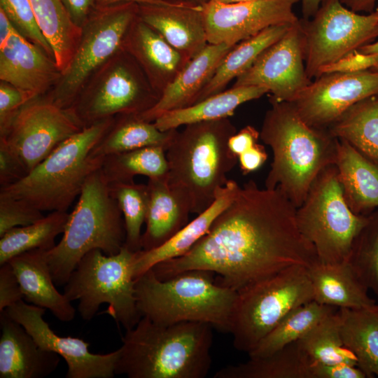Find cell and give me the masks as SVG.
Wrapping results in <instances>:
<instances>
[{"mask_svg": "<svg viewBox=\"0 0 378 378\" xmlns=\"http://www.w3.org/2000/svg\"><path fill=\"white\" fill-rule=\"evenodd\" d=\"M267 159L265 148L258 143L238 156L239 167L244 175L258 170Z\"/></svg>", "mask_w": 378, "mask_h": 378, "instance_id": "49", "label": "cell"}, {"mask_svg": "<svg viewBox=\"0 0 378 378\" xmlns=\"http://www.w3.org/2000/svg\"><path fill=\"white\" fill-rule=\"evenodd\" d=\"M176 132L177 129L161 131L153 122L143 120L139 114L118 115L92 153L104 158L148 146H162L166 150Z\"/></svg>", "mask_w": 378, "mask_h": 378, "instance_id": "31", "label": "cell"}, {"mask_svg": "<svg viewBox=\"0 0 378 378\" xmlns=\"http://www.w3.org/2000/svg\"><path fill=\"white\" fill-rule=\"evenodd\" d=\"M212 274L192 270L162 280L148 270L135 281L140 314L158 324L202 322L230 332L237 291L216 284Z\"/></svg>", "mask_w": 378, "mask_h": 378, "instance_id": "5", "label": "cell"}, {"mask_svg": "<svg viewBox=\"0 0 378 378\" xmlns=\"http://www.w3.org/2000/svg\"><path fill=\"white\" fill-rule=\"evenodd\" d=\"M14 29L15 27L12 22L4 12L0 9V47L7 42Z\"/></svg>", "mask_w": 378, "mask_h": 378, "instance_id": "53", "label": "cell"}, {"mask_svg": "<svg viewBox=\"0 0 378 378\" xmlns=\"http://www.w3.org/2000/svg\"><path fill=\"white\" fill-rule=\"evenodd\" d=\"M378 95V70L323 74L290 103L310 126L328 129L356 103Z\"/></svg>", "mask_w": 378, "mask_h": 378, "instance_id": "16", "label": "cell"}, {"mask_svg": "<svg viewBox=\"0 0 378 378\" xmlns=\"http://www.w3.org/2000/svg\"><path fill=\"white\" fill-rule=\"evenodd\" d=\"M136 252L124 246L116 254L107 255L99 249L88 252L78 262L64 285V295L78 300V312L83 319L91 320L100 305L104 313L126 330L141 318L136 304L133 265Z\"/></svg>", "mask_w": 378, "mask_h": 378, "instance_id": "8", "label": "cell"}, {"mask_svg": "<svg viewBox=\"0 0 378 378\" xmlns=\"http://www.w3.org/2000/svg\"><path fill=\"white\" fill-rule=\"evenodd\" d=\"M268 92L267 88L260 86H232L191 106L166 112L153 122L160 130L167 131L191 123L229 118L242 104Z\"/></svg>", "mask_w": 378, "mask_h": 378, "instance_id": "29", "label": "cell"}, {"mask_svg": "<svg viewBox=\"0 0 378 378\" xmlns=\"http://www.w3.org/2000/svg\"><path fill=\"white\" fill-rule=\"evenodd\" d=\"M312 300L309 268L300 265L241 288L231 317L234 348L248 354L289 312Z\"/></svg>", "mask_w": 378, "mask_h": 378, "instance_id": "9", "label": "cell"}, {"mask_svg": "<svg viewBox=\"0 0 378 378\" xmlns=\"http://www.w3.org/2000/svg\"><path fill=\"white\" fill-rule=\"evenodd\" d=\"M29 170L18 154L0 139V186L5 188L22 179Z\"/></svg>", "mask_w": 378, "mask_h": 378, "instance_id": "45", "label": "cell"}, {"mask_svg": "<svg viewBox=\"0 0 378 378\" xmlns=\"http://www.w3.org/2000/svg\"><path fill=\"white\" fill-rule=\"evenodd\" d=\"M69 214L66 211H51L36 223L5 232L0 237V265L29 251L52 248L56 245L55 238L65 230Z\"/></svg>", "mask_w": 378, "mask_h": 378, "instance_id": "36", "label": "cell"}, {"mask_svg": "<svg viewBox=\"0 0 378 378\" xmlns=\"http://www.w3.org/2000/svg\"><path fill=\"white\" fill-rule=\"evenodd\" d=\"M348 206L335 164L325 168L296 209L300 232L314 246L318 262H348L354 241L368 221Z\"/></svg>", "mask_w": 378, "mask_h": 378, "instance_id": "10", "label": "cell"}, {"mask_svg": "<svg viewBox=\"0 0 378 378\" xmlns=\"http://www.w3.org/2000/svg\"><path fill=\"white\" fill-rule=\"evenodd\" d=\"M312 378H365L366 375L357 365L339 363L315 364L312 369Z\"/></svg>", "mask_w": 378, "mask_h": 378, "instance_id": "48", "label": "cell"}, {"mask_svg": "<svg viewBox=\"0 0 378 378\" xmlns=\"http://www.w3.org/2000/svg\"><path fill=\"white\" fill-rule=\"evenodd\" d=\"M0 378H43L58 367L59 356L47 351L19 323L0 312Z\"/></svg>", "mask_w": 378, "mask_h": 378, "instance_id": "22", "label": "cell"}, {"mask_svg": "<svg viewBox=\"0 0 378 378\" xmlns=\"http://www.w3.org/2000/svg\"><path fill=\"white\" fill-rule=\"evenodd\" d=\"M125 239L122 214L99 169L86 179L60 241L48 251L55 284L64 285L88 252L99 249L107 255H115Z\"/></svg>", "mask_w": 378, "mask_h": 378, "instance_id": "6", "label": "cell"}, {"mask_svg": "<svg viewBox=\"0 0 378 378\" xmlns=\"http://www.w3.org/2000/svg\"><path fill=\"white\" fill-rule=\"evenodd\" d=\"M210 1V0H209ZM216 2L223 3V4H232L241 1H253V0H211Z\"/></svg>", "mask_w": 378, "mask_h": 378, "instance_id": "57", "label": "cell"}, {"mask_svg": "<svg viewBox=\"0 0 378 378\" xmlns=\"http://www.w3.org/2000/svg\"><path fill=\"white\" fill-rule=\"evenodd\" d=\"M172 1H184V2H190V3H194V4H203L209 0H172Z\"/></svg>", "mask_w": 378, "mask_h": 378, "instance_id": "58", "label": "cell"}, {"mask_svg": "<svg viewBox=\"0 0 378 378\" xmlns=\"http://www.w3.org/2000/svg\"><path fill=\"white\" fill-rule=\"evenodd\" d=\"M357 50H358L359 52H363V53H377V54H378V41L374 42V43H370L369 44L363 46L361 48H360L359 49H358ZM374 70H378V66Z\"/></svg>", "mask_w": 378, "mask_h": 378, "instance_id": "56", "label": "cell"}, {"mask_svg": "<svg viewBox=\"0 0 378 378\" xmlns=\"http://www.w3.org/2000/svg\"><path fill=\"white\" fill-rule=\"evenodd\" d=\"M377 66L378 54L363 53L354 50L336 62L321 67L318 76L323 74L334 72L353 73L369 69L374 70Z\"/></svg>", "mask_w": 378, "mask_h": 378, "instance_id": "46", "label": "cell"}, {"mask_svg": "<svg viewBox=\"0 0 378 378\" xmlns=\"http://www.w3.org/2000/svg\"><path fill=\"white\" fill-rule=\"evenodd\" d=\"M236 132L229 118L191 123L177 131L166 150L168 183L186 193L191 213L209 207L229 181L238 158L228 142Z\"/></svg>", "mask_w": 378, "mask_h": 378, "instance_id": "4", "label": "cell"}, {"mask_svg": "<svg viewBox=\"0 0 378 378\" xmlns=\"http://www.w3.org/2000/svg\"><path fill=\"white\" fill-rule=\"evenodd\" d=\"M36 97L32 92L1 81L0 85V134L6 130L20 108Z\"/></svg>", "mask_w": 378, "mask_h": 378, "instance_id": "44", "label": "cell"}, {"mask_svg": "<svg viewBox=\"0 0 378 378\" xmlns=\"http://www.w3.org/2000/svg\"><path fill=\"white\" fill-rule=\"evenodd\" d=\"M305 56V38L298 19L235 79L232 86L264 87L271 93V99L290 102L312 80L306 72Z\"/></svg>", "mask_w": 378, "mask_h": 378, "instance_id": "15", "label": "cell"}, {"mask_svg": "<svg viewBox=\"0 0 378 378\" xmlns=\"http://www.w3.org/2000/svg\"><path fill=\"white\" fill-rule=\"evenodd\" d=\"M240 187L235 181L230 179L220 190L212 204L189 221L169 240L155 248L136 252L134 278L137 279L160 262L188 252L209 232L218 215L234 200Z\"/></svg>", "mask_w": 378, "mask_h": 378, "instance_id": "26", "label": "cell"}, {"mask_svg": "<svg viewBox=\"0 0 378 378\" xmlns=\"http://www.w3.org/2000/svg\"><path fill=\"white\" fill-rule=\"evenodd\" d=\"M73 22L82 27L97 5L96 0H62Z\"/></svg>", "mask_w": 378, "mask_h": 378, "instance_id": "51", "label": "cell"}, {"mask_svg": "<svg viewBox=\"0 0 378 378\" xmlns=\"http://www.w3.org/2000/svg\"><path fill=\"white\" fill-rule=\"evenodd\" d=\"M114 117L99 121L65 140L21 181L0 193L24 200L39 210L66 211L104 158L92 150Z\"/></svg>", "mask_w": 378, "mask_h": 378, "instance_id": "7", "label": "cell"}, {"mask_svg": "<svg viewBox=\"0 0 378 378\" xmlns=\"http://www.w3.org/2000/svg\"><path fill=\"white\" fill-rule=\"evenodd\" d=\"M139 4H97L82 27L74 55L46 99L69 108L89 78L122 47L127 32L138 15Z\"/></svg>", "mask_w": 378, "mask_h": 378, "instance_id": "11", "label": "cell"}, {"mask_svg": "<svg viewBox=\"0 0 378 378\" xmlns=\"http://www.w3.org/2000/svg\"><path fill=\"white\" fill-rule=\"evenodd\" d=\"M100 170L108 183L133 182L136 175L164 176L168 173L166 150L162 146H148L108 155Z\"/></svg>", "mask_w": 378, "mask_h": 378, "instance_id": "38", "label": "cell"}, {"mask_svg": "<svg viewBox=\"0 0 378 378\" xmlns=\"http://www.w3.org/2000/svg\"><path fill=\"white\" fill-rule=\"evenodd\" d=\"M122 48L136 61L160 96L189 61L138 15L127 32Z\"/></svg>", "mask_w": 378, "mask_h": 378, "instance_id": "21", "label": "cell"}, {"mask_svg": "<svg viewBox=\"0 0 378 378\" xmlns=\"http://www.w3.org/2000/svg\"><path fill=\"white\" fill-rule=\"evenodd\" d=\"M338 140L335 165L345 200L354 213L368 216L378 209V162Z\"/></svg>", "mask_w": 378, "mask_h": 378, "instance_id": "27", "label": "cell"}, {"mask_svg": "<svg viewBox=\"0 0 378 378\" xmlns=\"http://www.w3.org/2000/svg\"><path fill=\"white\" fill-rule=\"evenodd\" d=\"M108 189L122 214L126 239L125 245L132 252L141 250V227L145 223L148 203L147 184L111 183Z\"/></svg>", "mask_w": 378, "mask_h": 378, "instance_id": "40", "label": "cell"}, {"mask_svg": "<svg viewBox=\"0 0 378 378\" xmlns=\"http://www.w3.org/2000/svg\"><path fill=\"white\" fill-rule=\"evenodd\" d=\"M259 138L260 132L254 127L247 125L230 138L229 148L238 158L242 153L257 144Z\"/></svg>", "mask_w": 378, "mask_h": 378, "instance_id": "50", "label": "cell"}, {"mask_svg": "<svg viewBox=\"0 0 378 378\" xmlns=\"http://www.w3.org/2000/svg\"><path fill=\"white\" fill-rule=\"evenodd\" d=\"M337 308L314 300L289 312L248 354L249 358L269 356L299 340L316 324Z\"/></svg>", "mask_w": 378, "mask_h": 378, "instance_id": "37", "label": "cell"}, {"mask_svg": "<svg viewBox=\"0 0 378 378\" xmlns=\"http://www.w3.org/2000/svg\"><path fill=\"white\" fill-rule=\"evenodd\" d=\"M83 129L69 109L35 98L20 108L0 139L18 154L30 172Z\"/></svg>", "mask_w": 378, "mask_h": 378, "instance_id": "14", "label": "cell"}, {"mask_svg": "<svg viewBox=\"0 0 378 378\" xmlns=\"http://www.w3.org/2000/svg\"><path fill=\"white\" fill-rule=\"evenodd\" d=\"M314 300L337 309H360L376 304L368 289L348 263L318 262L309 268Z\"/></svg>", "mask_w": 378, "mask_h": 378, "instance_id": "28", "label": "cell"}, {"mask_svg": "<svg viewBox=\"0 0 378 378\" xmlns=\"http://www.w3.org/2000/svg\"><path fill=\"white\" fill-rule=\"evenodd\" d=\"M22 325L42 349L62 357L67 364L66 378H113L120 349L106 354H92L90 344L78 337L57 335L43 318L46 309L23 300L4 310ZM3 312V311H2Z\"/></svg>", "mask_w": 378, "mask_h": 378, "instance_id": "18", "label": "cell"}, {"mask_svg": "<svg viewBox=\"0 0 378 378\" xmlns=\"http://www.w3.org/2000/svg\"><path fill=\"white\" fill-rule=\"evenodd\" d=\"M43 217L42 211L28 202L0 193V237L13 227L32 224Z\"/></svg>", "mask_w": 378, "mask_h": 378, "instance_id": "43", "label": "cell"}, {"mask_svg": "<svg viewBox=\"0 0 378 378\" xmlns=\"http://www.w3.org/2000/svg\"><path fill=\"white\" fill-rule=\"evenodd\" d=\"M293 23L271 26L237 43L223 58L196 103L223 91L232 79L246 71L266 48L280 38Z\"/></svg>", "mask_w": 378, "mask_h": 378, "instance_id": "34", "label": "cell"}, {"mask_svg": "<svg viewBox=\"0 0 378 378\" xmlns=\"http://www.w3.org/2000/svg\"><path fill=\"white\" fill-rule=\"evenodd\" d=\"M213 327L158 324L142 316L122 337L115 374L130 378H204L211 366Z\"/></svg>", "mask_w": 378, "mask_h": 378, "instance_id": "3", "label": "cell"}, {"mask_svg": "<svg viewBox=\"0 0 378 378\" xmlns=\"http://www.w3.org/2000/svg\"><path fill=\"white\" fill-rule=\"evenodd\" d=\"M100 70L90 88L84 89L68 108L83 128L118 115L142 113L160 97L122 47Z\"/></svg>", "mask_w": 378, "mask_h": 378, "instance_id": "12", "label": "cell"}, {"mask_svg": "<svg viewBox=\"0 0 378 378\" xmlns=\"http://www.w3.org/2000/svg\"><path fill=\"white\" fill-rule=\"evenodd\" d=\"M323 0H300L301 1L302 18L309 20L318 11Z\"/></svg>", "mask_w": 378, "mask_h": 378, "instance_id": "54", "label": "cell"}, {"mask_svg": "<svg viewBox=\"0 0 378 378\" xmlns=\"http://www.w3.org/2000/svg\"><path fill=\"white\" fill-rule=\"evenodd\" d=\"M138 17L189 60L209 43L202 4L178 1L139 4Z\"/></svg>", "mask_w": 378, "mask_h": 378, "instance_id": "19", "label": "cell"}, {"mask_svg": "<svg viewBox=\"0 0 378 378\" xmlns=\"http://www.w3.org/2000/svg\"><path fill=\"white\" fill-rule=\"evenodd\" d=\"M306 43L305 69L309 79L319 69L357 50L378 37V6L361 15L340 0H323L315 15L300 19Z\"/></svg>", "mask_w": 378, "mask_h": 378, "instance_id": "13", "label": "cell"}, {"mask_svg": "<svg viewBox=\"0 0 378 378\" xmlns=\"http://www.w3.org/2000/svg\"><path fill=\"white\" fill-rule=\"evenodd\" d=\"M48 251L34 249L21 253L8 262L20 285L23 298L36 306L48 309L59 321L69 322L76 309L55 286L48 260Z\"/></svg>", "mask_w": 378, "mask_h": 378, "instance_id": "25", "label": "cell"}, {"mask_svg": "<svg viewBox=\"0 0 378 378\" xmlns=\"http://www.w3.org/2000/svg\"><path fill=\"white\" fill-rule=\"evenodd\" d=\"M337 309L298 340L313 365L347 363L357 365L356 356L343 343Z\"/></svg>", "mask_w": 378, "mask_h": 378, "instance_id": "39", "label": "cell"}, {"mask_svg": "<svg viewBox=\"0 0 378 378\" xmlns=\"http://www.w3.org/2000/svg\"><path fill=\"white\" fill-rule=\"evenodd\" d=\"M173 1L171 0H96L97 4L107 5L119 2H134L136 4H167Z\"/></svg>", "mask_w": 378, "mask_h": 378, "instance_id": "55", "label": "cell"}, {"mask_svg": "<svg viewBox=\"0 0 378 378\" xmlns=\"http://www.w3.org/2000/svg\"><path fill=\"white\" fill-rule=\"evenodd\" d=\"M341 337L366 377H378V304L337 309Z\"/></svg>", "mask_w": 378, "mask_h": 378, "instance_id": "30", "label": "cell"}, {"mask_svg": "<svg viewBox=\"0 0 378 378\" xmlns=\"http://www.w3.org/2000/svg\"><path fill=\"white\" fill-rule=\"evenodd\" d=\"M300 0H253L202 4L209 43L235 46L274 25L298 20L293 10Z\"/></svg>", "mask_w": 378, "mask_h": 378, "instance_id": "17", "label": "cell"}, {"mask_svg": "<svg viewBox=\"0 0 378 378\" xmlns=\"http://www.w3.org/2000/svg\"><path fill=\"white\" fill-rule=\"evenodd\" d=\"M378 0H340L347 8L356 13H372Z\"/></svg>", "mask_w": 378, "mask_h": 378, "instance_id": "52", "label": "cell"}, {"mask_svg": "<svg viewBox=\"0 0 378 378\" xmlns=\"http://www.w3.org/2000/svg\"><path fill=\"white\" fill-rule=\"evenodd\" d=\"M0 9L23 36L54 59L52 48L38 26L29 0H0Z\"/></svg>", "mask_w": 378, "mask_h": 378, "instance_id": "42", "label": "cell"}, {"mask_svg": "<svg viewBox=\"0 0 378 378\" xmlns=\"http://www.w3.org/2000/svg\"><path fill=\"white\" fill-rule=\"evenodd\" d=\"M313 364L298 341L265 357L227 365L214 378H312Z\"/></svg>", "mask_w": 378, "mask_h": 378, "instance_id": "32", "label": "cell"}, {"mask_svg": "<svg viewBox=\"0 0 378 378\" xmlns=\"http://www.w3.org/2000/svg\"><path fill=\"white\" fill-rule=\"evenodd\" d=\"M62 76L55 59L15 28L0 47V79L37 97Z\"/></svg>", "mask_w": 378, "mask_h": 378, "instance_id": "20", "label": "cell"}, {"mask_svg": "<svg viewBox=\"0 0 378 378\" xmlns=\"http://www.w3.org/2000/svg\"><path fill=\"white\" fill-rule=\"evenodd\" d=\"M328 130L378 162V95L352 106Z\"/></svg>", "mask_w": 378, "mask_h": 378, "instance_id": "35", "label": "cell"}, {"mask_svg": "<svg viewBox=\"0 0 378 378\" xmlns=\"http://www.w3.org/2000/svg\"><path fill=\"white\" fill-rule=\"evenodd\" d=\"M19 281L9 262L0 267V312L23 300Z\"/></svg>", "mask_w": 378, "mask_h": 378, "instance_id": "47", "label": "cell"}, {"mask_svg": "<svg viewBox=\"0 0 378 378\" xmlns=\"http://www.w3.org/2000/svg\"><path fill=\"white\" fill-rule=\"evenodd\" d=\"M236 46V45H235ZM226 43H208L190 59L175 79L167 87L150 109L139 114L144 120L153 122L163 113L196 103L225 55L235 46Z\"/></svg>", "mask_w": 378, "mask_h": 378, "instance_id": "23", "label": "cell"}, {"mask_svg": "<svg viewBox=\"0 0 378 378\" xmlns=\"http://www.w3.org/2000/svg\"><path fill=\"white\" fill-rule=\"evenodd\" d=\"M296 209L279 189L260 188L251 180L188 252L151 269L162 280L188 270L211 272L220 277L218 284L237 291L292 265L310 268L318 255L298 227Z\"/></svg>", "mask_w": 378, "mask_h": 378, "instance_id": "1", "label": "cell"}, {"mask_svg": "<svg viewBox=\"0 0 378 378\" xmlns=\"http://www.w3.org/2000/svg\"><path fill=\"white\" fill-rule=\"evenodd\" d=\"M270 102L260 132L273 153L265 186L279 189L298 208L318 174L335 164L339 140L305 122L291 103Z\"/></svg>", "mask_w": 378, "mask_h": 378, "instance_id": "2", "label": "cell"}, {"mask_svg": "<svg viewBox=\"0 0 378 378\" xmlns=\"http://www.w3.org/2000/svg\"><path fill=\"white\" fill-rule=\"evenodd\" d=\"M146 229L141 250L155 248L173 237L188 222L191 214L189 198L182 190L170 186L167 175L149 178Z\"/></svg>", "mask_w": 378, "mask_h": 378, "instance_id": "24", "label": "cell"}, {"mask_svg": "<svg viewBox=\"0 0 378 378\" xmlns=\"http://www.w3.org/2000/svg\"><path fill=\"white\" fill-rule=\"evenodd\" d=\"M38 26L48 41L62 74L69 65L80 41L82 27L76 25L62 0H29Z\"/></svg>", "mask_w": 378, "mask_h": 378, "instance_id": "33", "label": "cell"}, {"mask_svg": "<svg viewBox=\"0 0 378 378\" xmlns=\"http://www.w3.org/2000/svg\"><path fill=\"white\" fill-rule=\"evenodd\" d=\"M356 239L348 263L378 301V209Z\"/></svg>", "mask_w": 378, "mask_h": 378, "instance_id": "41", "label": "cell"}]
</instances>
